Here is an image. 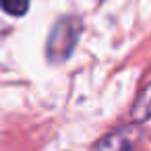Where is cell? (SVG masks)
I'll use <instances>...</instances> for the list:
<instances>
[{
    "instance_id": "1",
    "label": "cell",
    "mask_w": 151,
    "mask_h": 151,
    "mask_svg": "<svg viewBox=\"0 0 151 151\" xmlns=\"http://www.w3.org/2000/svg\"><path fill=\"white\" fill-rule=\"evenodd\" d=\"M81 29H83V23L75 15L60 17L54 23V27L48 35V42H46V56L52 64H58V62H64L70 58V54L75 52V46L81 37Z\"/></svg>"
},
{
    "instance_id": "4",
    "label": "cell",
    "mask_w": 151,
    "mask_h": 151,
    "mask_svg": "<svg viewBox=\"0 0 151 151\" xmlns=\"http://www.w3.org/2000/svg\"><path fill=\"white\" fill-rule=\"evenodd\" d=\"M0 9L11 17H23L29 11V0H0Z\"/></svg>"
},
{
    "instance_id": "2",
    "label": "cell",
    "mask_w": 151,
    "mask_h": 151,
    "mask_svg": "<svg viewBox=\"0 0 151 151\" xmlns=\"http://www.w3.org/2000/svg\"><path fill=\"white\" fill-rule=\"evenodd\" d=\"M141 139H143V128L139 126V122H132L114 128L112 132L101 137L89 151H132Z\"/></svg>"
},
{
    "instance_id": "3",
    "label": "cell",
    "mask_w": 151,
    "mask_h": 151,
    "mask_svg": "<svg viewBox=\"0 0 151 151\" xmlns=\"http://www.w3.org/2000/svg\"><path fill=\"white\" fill-rule=\"evenodd\" d=\"M130 116H132V122H139V124L151 120V83L137 95L130 108Z\"/></svg>"
},
{
    "instance_id": "5",
    "label": "cell",
    "mask_w": 151,
    "mask_h": 151,
    "mask_svg": "<svg viewBox=\"0 0 151 151\" xmlns=\"http://www.w3.org/2000/svg\"><path fill=\"white\" fill-rule=\"evenodd\" d=\"M2 31H6V27H4V25H2V23H0V37H2V35H4V33H2Z\"/></svg>"
}]
</instances>
